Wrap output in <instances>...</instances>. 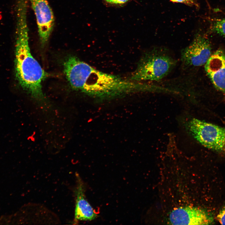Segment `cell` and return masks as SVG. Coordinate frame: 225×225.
<instances>
[{
  "label": "cell",
  "instance_id": "obj_1",
  "mask_svg": "<svg viewBox=\"0 0 225 225\" xmlns=\"http://www.w3.org/2000/svg\"><path fill=\"white\" fill-rule=\"evenodd\" d=\"M64 68L73 88L95 97H113L146 88L138 81L101 72L74 56L65 60Z\"/></svg>",
  "mask_w": 225,
  "mask_h": 225
},
{
  "label": "cell",
  "instance_id": "obj_2",
  "mask_svg": "<svg viewBox=\"0 0 225 225\" xmlns=\"http://www.w3.org/2000/svg\"><path fill=\"white\" fill-rule=\"evenodd\" d=\"M18 22L15 51L16 77L22 88L34 96H41L46 73L30 52L26 20Z\"/></svg>",
  "mask_w": 225,
  "mask_h": 225
},
{
  "label": "cell",
  "instance_id": "obj_3",
  "mask_svg": "<svg viewBox=\"0 0 225 225\" xmlns=\"http://www.w3.org/2000/svg\"><path fill=\"white\" fill-rule=\"evenodd\" d=\"M176 63L175 60L165 49L153 48L141 58L131 79L138 82L160 80L170 72Z\"/></svg>",
  "mask_w": 225,
  "mask_h": 225
},
{
  "label": "cell",
  "instance_id": "obj_4",
  "mask_svg": "<svg viewBox=\"0 0 225 225\" xmlns=\"http://www.w3.org/2000/svg\"><path fill=\"white\" fill-rule=\"evenodd\" d=\"M186 126L201 144L213 151L225 152V128L196 118L188 121Z\"/></svg>",
  "mask_w": 225,
  "mask_h": 225
},
{
  "label": "cell",
  "instance_id": "obj_5",
  "mask_svg": "<svg viewBox=\"0 0 225 225\" xmlns=\"http://www.w3.org/2000/svg\"><path fill=\"white\" fill-rule=\"evenodd\" d=\"M211 55L209 41L204 35L198 33L190 45L182 50L181 57L185 66L197 67L205 64Z\"/></svg>",
  "mask_w": 225,
  "mask_h": 225
},
{
  "label": "cell",
  "instance_id": "obj_6",
  "mask_svg": "<svg viewBox=\"0 0 225 225\" xmlns=\"http://www.w3.org/2000/svg\"><path fill=\"white\" fill-rule=\"evenodd\" d=\"M36 17L41 44L47 42L55 23L53 13L47 0H30Z\"/></svg>",
  "mask_w": 225,
  "mask_h": 225
},
{
  "label": "cell",
  "instance_id": "obj_7",
  "mask_svg": "<svg viewBox=\"0 0 225 225\" xmlns=\"http://www.w3.org/2000/svg\"><path fill=\"white\" fill-rule=\"evenodd\" d=\"M173 225H208L214 222L212 215L200 208L187 206L172 211L169 216Z\"/></svg>",
  "mask_w": 225,
  "mask_h": 225
},
{
  "label": "cell",
  "instance_id": "obj_8",
  "mask_svg": "<svg viewBox=\"0 0 225 225\" xmlns=\"http://www.w3.org/2000/svg\"><path fill=\"white\" fill-rule=\"evenodd\" d=\"M205 69L215 87L225 94V51L219 49L211 55Z\"/></svg>",
  "mask_w": 225,
  "mask_h": 225
},
{
  "label": "cell",
  "instance_id": "obj_9",
  "mask_svg": "<svg viewBox=\"0 0 225 225\" xmlns=\"http://www.w3.org/2000/svg\"><path fill=\"white\" fill-rule=\"evenodd\" d=\"M77 183L75 190V207L74 222L79 221H90L94 219L97 215L86 199L84 183L78 174H76Z\"/></svg>",
  "mask_w": 225,
  "mask_h": 225
},
{
  "label": "cell",
  "instance_id": "obj_10",
  "mask_svg": "<svg viewBox=\"0 0 225 225\" xmlns=\"http://www.w3.org/2000/svg\"><path fill=\"white\" fill-rule=\"evenodd\" d=\"M212 28L215 32L225 36V18L214 20L212 23Z\"/></svg>",
  "mask_w": 225,
  "mask_h": 225
},
{
  "label": "cell",
  "instance_id": "obj_11",
  "mask_svg": "<svg viewBox=\"0 0 225 225\" xmlns=\"http://www.w3.org/2000/svg\"><path fill=\"white\" fill-rule=\"evenodd\" d=\"M173 2L181 3L190 6L198 7L196 0H170Z\"/></svg>",
  "mask_w": 225,
  "mask_h": 225
},
{
  "label": "cell",
  "instance_id": "obj_12",
  "mask_svg": "<svg viewBox=\"0 0 225 225\" xmlns=\"http://www.w3.org/2000/svg\"><path fill=\"white\" fill-rule=\"evenodd\" d=\"M217 218L221 224L225 225V206L220 210L218 212Z\"/></svg>",
  "mask_w": 225,
  "mask_h": 225
},
{
  "label": "cell",
  "instance_id": "obj_13",
  "mask_svg": "<svg viewBox=\"0 0 225 225\" xmlns=\"http://www.w3.org/2000/svg\"><path fill=\"white\" fill-rule=\"evenodd\" d=\"M129 0H116V4H123L127 2Z\"/></svg>",
  "mask_w": 225,
  "mask_h": 225
},
{
  "label": "cell",
  "instance_id": "obj_14",
  "mask_svg": "<svg viewBox=\"0 0 225 225\" xmlns=\"http://www.w3.org/2000/svg\"><path fill=\"white\" fill-rule=\"evenodd\" d=\"M105 1L111 3L116 4V0H105Z\"/></svg>",
  "mask_w": 225,
  "mask_h": 225
}]
</instances>
